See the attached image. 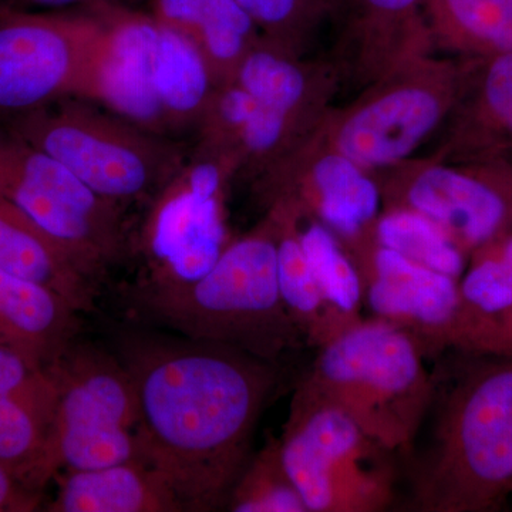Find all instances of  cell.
<instances>
[{
	"label": "cell",
	"instance_id": "6da1fadb",
	"mask_svg": "<svg viewBox=\"0 0 512 512\" xmlns=\"http://www.w3.org/2000/svg\"><path fill=\"white\" fill-rule=\"evenodd\" d=\"M116 346L136 389L144 460L183 511L218 510L244 473L271 367L234 346L180 335L124 330Z\"/></svg>",
	"mask_w": 512,
	"mask_h": 512
},
{
	"label": "cell",
	"instance_id": "7a4b0ae2",
	"mask_svg": "<svg viewBox=\"0 0 512 512\" xmlns=\"http://www.w3.org/2000/svg\"><path fill=\"white\" fill-rule=\"evenodd\" d=\"M92 9L104 37L84 99L161 136L197 133L218 86L198 47L143 10L106 0Z\"/></svg>",
	"mask_w": 512,
	"mask_h": 512
},
{
	"label": "cell",
	"instance_id": "3957f363",
	"mask_svg": "<svg viewBox=\"0 0 512 512\" xmlns=\"http://www.w3.org/2000/svg\"><path fill=\"white\" fill-rule=\"evenodd\" d=\"M276 239L261 231L231 242L207 274L187 284L138 281L128 289L131 311L175 335L269 359L284 348L289 330Z\"/></svg>",
	"mask_w": 512,
	"mask_h": 512
},
{
	"label": "cell",
	"instance_id": "277c9868",
	"mask_svg": "<svg viewBox=\"0 0 512 512\" xmlns=\"http://www.w3.org/2000/svg\"><path fill=\"white\" fill-rule=\"evenodd\" d=\"M2 126L124 210L153 200L191 153L183 140L153 133L83 97L55 101Z\"/></svg>",
	"mask_w": 512,
	"mask_h": 512
},
{
	"label": "cell",
	"instance_id": "5b68a950",
	"mask_svg": "<svg viewBox=\"0 0 512 512\" xmlns=\"http://www.w3.org/2000/svg\"><path fill=\"white\" fill-rule=\"evenodd\" d=\"M56 409L47 470H92L144 461L136 389L116 353L74 340L49 367Z\"/></svg>",
	"mask_w": 512,
	"mask_h": 512
},
{
	"label": "cell",
	"instance_id": "8992f818",
	"mask_svg": "<svg viewBox=\"0 0 512 512\" xmlns=\"http://www.w3.org/2000/svg\"><path fill=\"white\" fill-rule=\"evenodd\" d=\"M0 197L59 242L96 281L130 251L124 208L101 198L55 158L2 124Z\"/></svg>",
	"mask_w": 512,
	"mask_h": 512
},
{
	"label": "cell",
	"instance_id": "52a82bcc",
	"mask_svg": "<svg viewBox=\"0 0 512 512\" xmlns=\"http://www.w3.org/2000/svg\"><path fill=\"white\" fill-rule=\"evenodd\" d=\"M232 158L192 147L174 177L148 202L136 242L140 281L187 284L207 274L231 244L225 220V185Z\"/></svg>",
	"mask_w": 512,
	"mask_h": 512
},
{
	"label": "cell",
	"instance_id": "ba28073f",
	"mask_svg": "<svg viewBox=\"0 0 512 512\" xmlns=\"http://www.w3.org/2000/svg\"><path fill=\"white\" fill-rule=\"evenodd\" d=\"M89 13L0 10V124L67 97H86L103 43Z\"/></svg>",
	"mask_w": 512,
	"mask_h": 512
},
{
	"label": "cell",
	"instance_id": "9c48e42d",
	"mask_svg": "<svg viewBox=\"0 0 512 512\" xmlns=\"http://www.w3.org/2000/svg\"><path fill=\"white\" fill-rule=\"evenodd\" d=\"M474 165L426 168L407 192L410 207L439 224L461 248L497 237L511 211L512 168Z\"/></svg>",
	"mask_w": 512,
	"mask_h": 512
},
{
	"label": "cell",
	"instance_id": "30bf717a",
	"mask_svg": "<svg viewBox=\"0 0 512 512\" xmlns=\"http://www.w3.org/2000/svg\"><path fill=\"white\" fill-rule=\"evenodd\" d=\"M55 409L49 370L0 343V464L30 487L50 478L47 440Z\"/></svg>",
	"mask_w": 512,
	"mask_h": 512
},
{
	"label": "cell",
	"instance_id": "8fae6325",
	"mask_svg": "<svg viewBox=\"0 0 512 512\" xmlns=\"http://www.w3.org/2000/svg\"><path fill=\"white\" fill-rule=\"evenodd\" d=\"M444 111V97L426 87L390 90L343 121L336 151L365 170L399 163L433 133Z\"/></svg>",
	"mask_w": 512,
	"mask_h": 512
},
{
	"label": "cell",
	"instance_id": "7c38bea8",
	"mask_svg": "<svg viewBox=\"0 0 512 512\" xmlns=\"http://www.w3.org/2000/svg\"><path fill=\"white\" fill-rule=\"evenodd\" d=\"M320 375L340 389L365 390L379 399H393L419 382L420 362L406 335L375 323L335 340L320 359Z\"/></svg>",
	"mask_w": 512,
	"mask_h": 512
},
{
	"label": "cell",
	"instance_id": "4fadbf2b",
	"mask_svg": "<svg viewBox=\"0 0 512 512\" xmlns=\"http://www.w3.org/2000/svg\"><path fill=\"white\" fill-rule=\"evenodd\" d=\"M359 440L356 417L340 407H325L293 421L279 448V457L306 510L332 507L336 468L353 453Z\"/></svg>",
	"mask_w": 512,
	"mask_h": 512
},
{
	"label": "cell",
	"instance_id": "5bb4252c",
	"mask_svg": "<svg viewBox=\"0 0 512 512\" xmlns=\"http://www.w3.org/2000/svg\"><path fill=\"white\" fill-rule=\"evenodd\" d=\"M80 312L62 295L0 269V343L49 367L79 336Z\"/></svg>",
	"mask_w": 512,
	"mask_h": 512
},
{
	"label": "cell",
	"instance_id": "9a60e30c",
	"mask_svg": "<svg viewBox=\"0 0 512 512\" xmlns=\"http://www.w3.org/2000/svg\"><path fill=\"white\" fill-rule=\"evenodd\" d=\"M0 269L47 286L80 313L96 306L99 281L29 220L15 205L0 197Z\"/></svg>",
	"mask_w": 512,
	"mask_h": 512
},
{
	"label": "cell",
	"instance_id": "2e32d148",
	"mask_svg": "<svg viewBox=\"0 0 512 512\" xmlns=\"http://www.w3.org/2000/svg\"><path fill=\"white\" fill-rule=\"evenodd\" d=\"M50 504L56 512H184L177 495L144 461L92 470H63Z\"/></svg>",
	"mask_w": 512,
	"mask_h": 512
},
{
	"label": "cell",
	"instance_id": "e0dca14e",
	"mask_svg": "<svg viewBox=\"0 0 512 512\" xmlns=\"http://www.w3.org/2000/svg\"><path fill=\"white\" fill-rule=\"evenodd\" d=\"M143 12L191 40L217 83L228 80L259 42V29L237 0H144Z\"/></svg>",
	"mask_w": 512,
	"mask_h": 512
},
{
	"label": "cell",
	"instance_id": "ac0fdd59",
	"mask_svg": "<svg viewBox=\"0 0 512 512\" xmlns=\"http://www.w3.org/2000/svg\"><path fill=\"white\" fill-rule=\"evenodd\" d=\"M457 451L468 473L483 483L512 477V370L488 377L468 397Z\"/></svg>",
	"mask_w": 512,
	"mask_h": 512
},
{
	"label": "cell",
	"instance_id": "d6986e66",
	"mask_svg": "<svg viewBox=\"0 0 512 512\" xmlns=\"http://www.w3.org/2000/svg\"><path fill=\"white\" fill-rule=\"evenodd\" d=\"M375 272V281L369 289L373 311L426 325H443L453 318L458 293L451 276L416 264L384 247L377 249Z\"/></svg>",
	"mask_w": 512,
	"mask_h": 512
},
{
	"label": "cell",
	"instance_id": "ffe728a7",
	"mask_svg": "<svg viewBox=\"0 0 512 512\" xmlns=\"http://www.w3.org/2000/svg\"><path fill=\"white\" fill-rule=\"evenodd\" d=\"M466 143L474 164L511 167L512 53L478 57Z\"/></svg>",
	"mask_w": 512,
	"mask_h": 512
},
{
	"label": "cell",
	"instance_id": "44dd1931",
	"mask_svg": "<svg viewBox=\"0 0 512 512\" xmlns=\"http://www.w3.org/2000/svg\"><path fill=\"white\" fill-rule=\"evenodd\" d=\"M312 181L319 194L320 217L333 231L353 237L375 220L379 188L365 168L339 151L316 161Z\"/></svg>",
	"mask_w": 512,
	"mask_h": 512
},
{
	"label": "cell",
	"instance_id": "7402d4cb",
	"mask_svg": "<svg viewBox=\"0 0 512 512\" xmlns=\"http://www.w3.org/2000/svg\"><path fill=\"white\" fill-rule=\"evenodd\" d=\"M451 45L477 57L512 53V0H426Z\"/></svg>",
	"mask_w": 512,
	"mask_h": 512
},
{
	"label": "cell",
	"instance_id": "603a6c76",
	"mask_svg": "<svg viewBox=\"0 0 512 512\" xmlns=\"http://www.w3.org/2000/svg\"><path fill=\"white\" fill-rule=\"evenodd\" d=\"M376 232L380 247L393 249L416 264L451 278L463 271L460 245L439 224L413 208L384 215Z\"/></svg>",
	"mask_w": 512,
	"mask_h": 512
},
{
	"label": "cell",
	"instance_id": "cb8c5ba5",
	"mask_svg": "<svg viewBox=\"0 0 512 512\" xmlns=\"http://www.w3.org/2000/svg\"><path fill=\"white\" fill-rule=\"evenodd\" d=\"M231 77L258 103L291 116L301 109L308 92V79L301 67L268 40H259Z\"/></svg>",
	"mask_w": 512,
	"mask_h": 512
},
{
	"label": "cell",
	"instance_id": "d4e9b609",
	"mask_svg": "<svg viewBox=\"0 0 512 512\" xmlns=\"http://www.w3.org/2000/svg\"><path fill=\"white\" fill-rule=\"evenodd\" d=\"M299 241L325 301L340 311L352 312L360 301L359 275L339 248L328 227L312 224Z\"/></svg>",
	"mask_w": 512,
	"mask_h": 512
},
{
	"label": "cell",
	"instance_id": "484cf974",
	"mask_svg": "<svg viewBox=\"0 0 512 512\" xmlns=\"http://www.w3.org/2000/svg\"><path fill=\"white\" fill-rule=\"evenodd\" d=\"M229 507L237 512H301V495L289 483L279 450H268L248 468L229 495Z\"/></svg>",
	"mask_w": 512,
	"mask_h": 512
},
{
	"label": "cell",
	"instance_id": "4316f807",
	"mask_svg": "<svg viewBox=\"0 0 512 512\" xmlns=\"http://www.w3.org/2000/svg\"><path fill=\"white\" fill-rule=\"evenodd\" d=\"M278 286L285 309L298 316H312L325 301L318 281L298 237L291 234L276 239Z\"/></svg>",
	"mask_w": 512,
	"mask_h": 512
},
{
	"label": "cell",
	"instance_id": "83f0119b",
	"mask_svg": "<svg viewBox=\"0 0 512 512\" xmlns=\"http://www.w3.org/2000/svg\"><path fill=\"white\" fill-rule=\"evenodd\" d=\"M468 302L484 312H501L512 306V237L504 242L500 254L474 266L463 284Z\"/></svg>",
	"mask_w": 512,
	"mask_h": 512
},
{
	"label": "cell",
	"instance_id": "f1b7e54d",
	"mask_svg": "<svg viewBox=\"0 0 512 512\" xmlns=\"http://www.w3.org/2000/svg\"><path fill=\"white\" fill-rule=\"evenodd\" d=\"M265 40L279 46L305 28L326 0H237Z\"/></svg>",
	"mask_w": 512,
	"mask_h": 512
},
{
	"label": "cell",
	"instance_id": "f546056e",
	"mask_svg": "<svg viewBox=\"0 0 512 512\" xmlns=\"http://www.w3.org/2000/svg\"><path fill=\"white\" fill-rule=\"evenodd\" d=\"M363 16L373 22L390 23L413 18L426 0H353Z\"/></svg>",
	"mask_w": 512,
	"mask_h": 512
},
{
	"label": "cell",
	"instance_id": "4dcf8cb0",
	"mask_svg": "<svg viewBox=\"0 0 512 512\" xmlns=\"http://www.w3.org/2000/svg\"><path fill=\"white\" fill-rule=\"evenodd\" d=\"M36 498L8 467L0 464V511L32 510Z\"/></svg>",
	"mask_w": 512,
	"mask_h": 512
},
{
	"label": "cell",
	"instance_id": "1f68e13d",
	"mask_svg": "<svg viewBox=\"0 0 512 512\" xmlns=\"http://www.w3.org/2000/svg\"><path fill=\"white\" fill-rule=\"evenodd\" d=\"M28 2L46 6V8H63V6L74 5V3L89 2V0H28Z\"/></svg>",
	"mask_w": 512,
	"mask_h": 512
},
{
	"label": "cell",
	"instance_id": "d6a6232c",
	"mask_svg": "<svg viewBox=\"0 0 512 512\" xmlns=\"http://www.w3.org/2000/svg\"><path fill=\"white\" fill-rule=\"evenodd\" d=\"M326 2H336V0H326Z\"/></svg>",
	"mask_w": 512,
	"mask_h": 512
}]
</instances>
